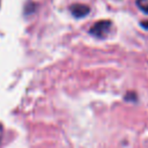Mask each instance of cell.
I'll return each mask as SVG.
<instances>
[{"label":"cell","instance_id":"cell-1","mask_svg":"<svg viewBox=\"0 0 148 148\" xmlns=\"http://www.w3.org/2000/svg\"><path fill=\"white\" fill-rule=\"evenodd\" d=\"M111 27H112V22L110 20H102V21L96 22L89 29V34L97 38H104L110 32Z\"/></svg>","mask_w":148,"mask_h":148},{"label":"cell","instance_id":"cell-2","mask_svg":"<svg viewBox=\"0 0 148 148\" xmlns=\"http://www.w3.org/2000/svg\"><path fill=\"white\" fill-rule=\"evenodd\" d=\"M69 12L71 14L76 17V18H81V17H84L89 14L90 12V8L87 6V5H82V3H73L71 7H69Z\"/></svg>","mask_w":148,"mask_h":148},{"label":"cell","instance_id":"cell-3","mask_svg":"<svg viewBox=\"0 0 148 148\" xmlns=\"http://www.w3.org/2000/svg\"><path fill=\"white\" fill-rule=\"evenodd\" d=\"M136 6L146 14H148V0H136Z\"/></svg>","mask_w":148,"mask_h":148},{"label":"cell","instance_id":"cell-4","mask_svg":"<svg viewBox=\"0 0 148 148\" xmlns=\"http://www.w3.org/2000/svg\"><path fill=\"white\" fill-rule=\"evenodd\" d=\"M125 101H131V102H135L136 101V94L134 91H130L124 96Z\"/></svg>","mask_w":148,"mask_h":148},{"label":"cell","instance_id":"cell-5","mask_svg":"<svg viewBox=\"0 0 148 148\" xmlns=\"http://www.w3.org/2000/svg\"><path fill=\"white\" fill-rule=\"evenodd\" d=\"M140 25H141L143 29L148 30V21H142V22H140Z\"/></svg>","mask_w":148,"mask_h":148},{"label":"cell","instance_id":"cell-6","mask_svg":"<svg viewBox=\"0 0 148 148\" xmlns=\"http://www.w3.org/2000/svg\"><path fill=\"white\" fill-rule=\"evenodd\" d=\"M2 133H3V127H2V124H0V142L2 139Z\"/></svg>","mask_w":148,"mask_h":148}]
</instances>
